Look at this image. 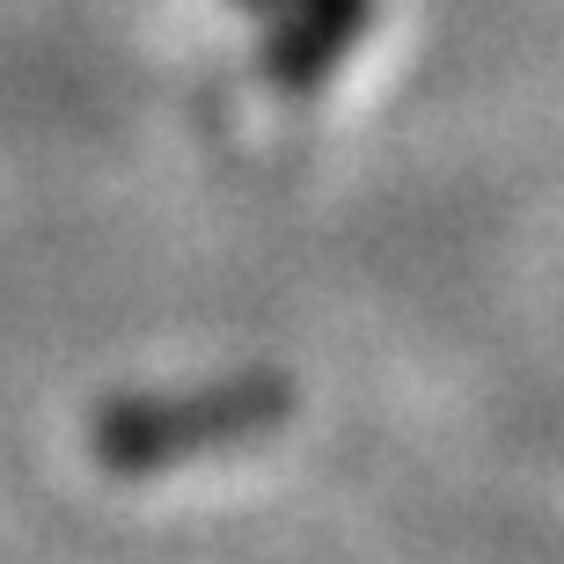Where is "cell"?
I'll use <instances>...</instances> for the list:
<instances>
[{"instance_id":"cell-1","label":"cell","mask_w":564,"mask_h":564,"mask_svg":"<svg viewBox=\"0 0 564 564\" xmlns=\"http://www.w3.org/2000/svg\"><path fill=\"white\" fill-rule=\"evenodd\" d=\"M293 381L286 375H235L213 389H176V397H118L96 411L88 447L118 477H147L191 455H220L242 440H264L272 425H286Z\"/></svg>"},{"instance_id":"cell-2","label":"cell","mask_w":564,"mask_h":564,"mask_svg":"<svg viewBox=\"0 0 564 564\" xmlns=\"http://www.w3.org/2000/svg\"><path fill=\"white\" fill-rule=\"evenodd\" d=\"M367 30H375V0H293L257 59H264V74H272L279 88L301 96V88L330 82V66L345 59Z\"/></svg>"}]
</instances>
